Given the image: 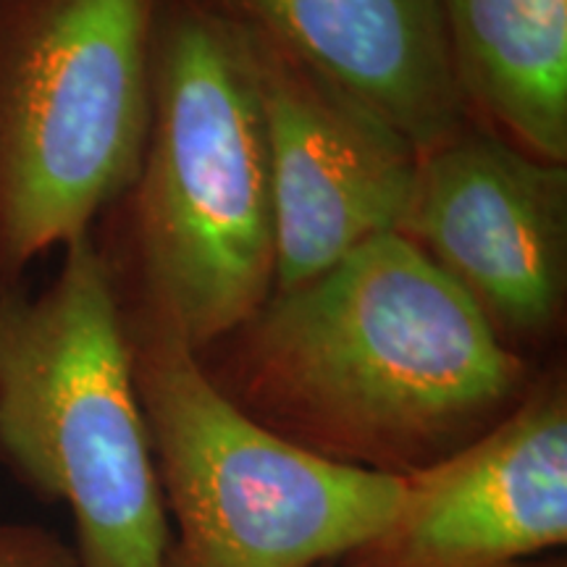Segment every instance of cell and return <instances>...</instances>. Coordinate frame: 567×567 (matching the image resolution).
<instances>
[{"label":"cell","mask_w":567,"mask_h":567,"mask_svg":"<svg viewBox=\"0 0 567 567\" xmlns=\"http://www.w3.org/2000/svg\"><path fill=\"white\" fill-rule=\"evenodd\" d=\"M221 342V365L203 368L234 405L313 455L400 478L486 434L534 386L526 358L396 231L274 292Z\"/></svg>","instance_id":"cell-1"},{"label":"cell","mask_w":567,"mask_h":567,"mask_svg":"<svg viewBox=\"0 0 567 567\" xmlns=\"http://www.w3.org/2000/svg\"><path fill=\"white\" fill-rule=\"evenodd\" d=\"M132 197L140 300L195 352L264 308L276 281L266 124L239 27L205 0H161L153 113Z\"/></svg>","instance_id":"cell-2"},{"label":"cell","mask_w":567,"mask_h":567,"mask_svg":"<svg viewBox=\"0 0 567 567\" xmlns=\"http://www.w3.org/2000/svg\"><path fill=\"white\" fill-rule=\"evenodd\" d=\"M0 463L69 507L82 567H166L172 526L95 234L63 247L40 295L0 292Z\"/></svg>","instance_id":"cell-3"},{"label":"cell","mask_w":567,"mask_h":567,"mask_svg":"<svg viewBox=\"0 0 567 567\" xmlns=\"http://www.w3.org/2000/svg\"><path fill=\"white\" fill-rule=\"evenodd\" d=\"M118 300L163 505L176 523L166 567H318L386 528L405 478L331 463L274 434L213 384L161 308L122 289Z\"/></svg>","instance_id":"cell-4"},{"label":"cell","mask_w":567,"mask_h":567,"mask_svg":"<svg viewBox=\"0 0 567 567\" xmlns=\"http://www.w3.org/2000/svg\"><path fill=\"white\" fill-rule=\"evenodd\" d=\"M161 0H0V292L137 182Z\"/></svg>","instance_id":"cell-5"},{"label":"cell","mask_w":567,"mask_h":567,"mask_svg":"<svg viewBox=\"0 0 567 567\" xmlns=\"http://www.w3.org/2000/svg\"><path fill=\"white\" fill-rule=\"evenodd\" d=\"M396 234L476 305L507 347L555 331L567 292L565 163L536 158L467 118L417 158Z\"/></svg>","instance_id":"cell-6"},{"label":"cell","mask_w":567,"mask_h":567,"mask_svg":"<svg viewBox=\"0 0 567 567\" xmlns=\"http://www.w3.org/2000/svg\"><path fill=\"white\" fill-rule=\"evenodd\" d=\"M234 24L243 34L271 161L274 292H287L318 279L368 239L396 231L421 155L339 84L266 34Z\"/></svg>","instance_id":"cell-7"},{"label":"cell","mask_w":567,"mask_h":567,"mask_svg":"<svg viewBox=\"0 0 567 567\" xmlns=\"http://www.w3.org/2000/svg\"><path fill=\"white\" fill-rule=\"evenodd\" d=\"M567 542L565 381H534L509 415L405 478L396 515L347 567H515Z\"/></svg>","instance_id":"cell-8"},{"label":"cell","mask_w":567,"mask_h":567,"mask_svg":"<svg viewBox=\"0 0 567 567\" xmlns=\"http://www.w3.org/2000/svg\"><path fill=\"white\" fill-rule=\"evenodd\" d=\"M358 97L417 155L463 130L444 0H205Z\"/></svg>","instance_id":"cell-9"},{"label":"cell","mask_w":567,"mask_h":567,"mask_svg":"<svg viewBox=\"0 0 567 567\" xmlns=\"http://www.w3.org/2000/svg\"><path fill=\"white\" fill-rule=\"evenodd\" d=\"M467 116L536 158L567 161V0H444Z\"/></svg>","instance_id":"cell-10"},{"label":"cell","mask_w":567,"mask_h":567,"mask_svg":"<svg viewBox=\"0 0 567 567\" xmlns=\"http://www.w3.org/2000/svg\"><path fill=\"white\" fill-rule=\"evenodd\" d=\"M0 567H82L74 547L30 523H0Z\"/></svg>","instance_id":"cell-11"}]
</instances>
